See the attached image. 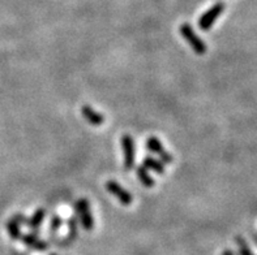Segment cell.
I'll return each instance as SVG.
<instances>
[{
	"mask_svg": "<svg viewBox=\"0 0 257 255\" xmlns=\"http://www.w3.org/2000/svg\"><path fill=\"white\" fill-rule=\"evenodd\" d=\"M180 34L183 35V38L188 42L192 50L199 55H203L207 52V44L204 43V40L200 37H197V34L195 33V30L192 29V26H190L188 24H183L180 26Z\"/></svg>",
	"mask_w": 257,
	"mask_h": 255,
	"instance_id": "cell-1",
	"label": "cell"
},
{
	"mask_svg": "<svg viewBox=\"0 0 257 255\" xmlns=\"http://www.w3.org/2000/svg\"><path fill=\"white\" fill-rule=\"evenodd\" d=\"M224 10H225L224 1H218V3L214 4L213 7L210 8V9H208L199 20L200 29H201V30H209L210 27L213 26V24L216 22L217 18L222 14Z\"/></svg>",
	"mask_w": 257,
	"mask_h": 255,
	"instance_id": "cell-2",
	"label": "cell"
},
{
	"mask_svg": "<svg viewBox=\"0 0 257 255\" xmlns=\"http://www.w3.org/2000/svg\"><path fill=\"white\" fill-rule=\"evenodd\" d=\"M76 208H77L78 218H80L82 227L85 229H88V231H91L93 227H94V220H93V216H91L89 202L86 199H80L76 203Z\"/></svg>",
	"mask_w": 257,
	"mask_h": 255,
	"instance_id": "cell-3",
	"label": "cell"
},
{
	"mask_svg": "<svg viewBox=\"0 0 257 255\" xmlns=\"http://www.w3.org/2000/svg\"><path fill=\"white\" fill-rule=\"evenodd\" d=\"M122 146L123 154H124V167L127 171H129L135 164V143H133L132 137L129 134L123 135Z\"/></svg>",
	"mask_w": 257,
	"mask_h": 255,
	"instance_id": "cell-4",
	"label": "cell"
},
{
	"mask_svg": "<svg viewBox=\"0 0 257 255\" xmlns=\"http://www.w3.org/2000/svg\"><path fill=\"white\" fill-rule=\"evenodd\" d=\"M106 188H107V190L110 191L114 197H116V198L119 199V202H120L122 205L128 206L132 203L133 198L132 195H131V193L125 190L122 185L118 184L116 181H108L107 184H106Z\"/></svg>",
	"mask_w": 257,
	"mask_h": 255,
	"instance_id": "cell-5",
	"label": "cell"
},
{
	"mask_svg": "<svg viewBox=\"0 0 257 255\" xmlns=\"http://www.w3.org/2000/svg\"><path fill=\"white\" fill-rule=\"evenodd\" d=\"M146 146H148V148H149L150 151L158 154L159 158L162 159L165 163H173V155L165 151V148H163L162 143H161V141H159L158 138L149 137L148 138V141H146Z\"/></svg>",
	"mask_w": 257,
	"mask_h": 255,
	"instance_id": "cell-6",
	"label": "cell"
},
{
	"mask_svg": "<svg viewBox=\"0 0 257 255\" xmlns=\"http://www.w3.org/2000/svg\"><path fill=\"white\" fill-rule=\"evenodd\" d=\"M81 112L84 115V118L86 119L88 123H90L91 125H102L105 123V118L103 115H101L99 112L94 111L90 106H84L81 108Z\"/></svg>",
	"mask_w": 257,
	"mask_h": 255,
	"instance_id": "cell-7",
	"label": "cell"
},
{
	"mask_svg": "<svg viewBox=\"0 0 257 255\" xmlns=\"http://www.w3.org/2000/svg\"><path fill=\"white\" fill-rule=\"evenodd\" d=\"M22 240L25 245L29 246V248L34 249V250H46L48 248L47 242L39 240L35 235H24L20 237Z\"/></svg>",
	"mask_w": 257,
	"mask_h": 255,
	"instance_id": "cell-8",
	"label": "cell"
},
{
	"mask_svg": "<svg viewBox=\"0 0 257 255\" xmlns=\"http://www.w3.org/2000/svg\"><path fill=\"white\" fill-rule=\"evenodd\" d=\"M22 220H25L24 216L16 215L14 218H12L9 222L7 223V231L8 235L12 237V239L17 240L21 237V232H20V224L22 223Z\"/></svg>",
	"mask_w": 257,
	"mask_h": 255,
	"instance_id": "cell-9",
	"label": "cell"
},
{
	"mask_svg": "<svg viewBox=\"0 0 257 255\" xmlns=\"http://www.w3.org/2000/svg\"><path fill=\"white\" fill-rule=\"evenodd\" d=\"M142 167H145L148 171L150 169V171L157 172V173H159V175L165 173V167H163V164L158 160V159L145 158V160H144V165H142Z\"/></svg>",
	"mask_w": 257,
	"mask_h": 255,
	"instance_id": "cell-10",
	"label": "cell"
},
{
	"mask_svg": "<svg viewBox=\"0 0 257 255\" xmlns=\"http://www.w3.org/2000/svg\"><path fill=\"white\" fill-rule=\"evenodd\" d=\"M44 216H46V210H43V208H38L37 211H35V214L31 216L30 220H29L26 224L29 225L30 228L38 229L39 228V225L42 224V222H43Z\"/></svg>",
	"mask_w": 257,
	"mask_h": 255,
	"instance_id": "cell-11",
	"label": "cell"
},
{
	"mask_svg": "<svg viewBox=\"0 0 257 255\" xmlns=\"http://www.w3.org/2000/svg\"><path fill=\"white\" fill-rule=\"evenodd\" d=\"M137 176H139V180L141 181L142 185L145 186H153L154 185V180L150 177V175L148 173V169L145 167H139L137 168Z\"/></svg>",
	"mask_w": 257,
	"mask_h": 255,
	"instance_id": "cell-12",
	"label": "cell"
},
{
	"mask_svg": "<svg viewBox=\"0 0 257 255\" xmlns=\"http://www.w3.org/2000/svg\"><path fill=\"white\" fill-rule=\"evenodd\" d=\"M235 240H237V245L238 248H239V255H254L252 253H251L246 240L242 239V237H237Z\"/></svg>",
	"mask_w": 257,
	"mask_h": 255,
	"instance_id": "cell-13",
	"label": "cell"
},
{
	"mask_svg": "<svg viewBox=\"0 0 257 255\" xmlns=\"http://www.w3.org/2000/svg\"><path fill=\"white\" fill-rule=\"evenodd\" d=\"M60 225H61V219L59 218V216L55 215L54 218H52V222H51V229L58 231V229L60 228Z\"/></svg>",
	"mask_w": 257,
	"mask_h": 255,
	"instance_id": "cell-14",
	"label": "cell"
},
{
	"mask_svg": "<svg viewBox=\"0 0 257 255\" xmlns=\"http://www.w3.org/2000/svg\"><path fill=\"white\" fill-rule=\"evenodd\" d=\"M222 255H234V253L231 252V250H225L224 254H222Z\"/></svg>",
	"mask_w": 257,
	"mask_h": 255,
	"instance_id": "cell-15",
	"label": "cell"
},
{
	"mask_svg": "<svg viewBox=\"0 0 257 255\" xmlns=\"http://www.w3.org/2000/svg\"><path fill=\"white\" fill-rule=\"evenodd\" d=\"M252 239H254V241L256 242L257 245V233H252Z\"/></svg>",
	"mask_w": 257,
	"mask_h": 255,
	"instance_id": "cell-16",
	"label": "cell"
}]
</instances>
